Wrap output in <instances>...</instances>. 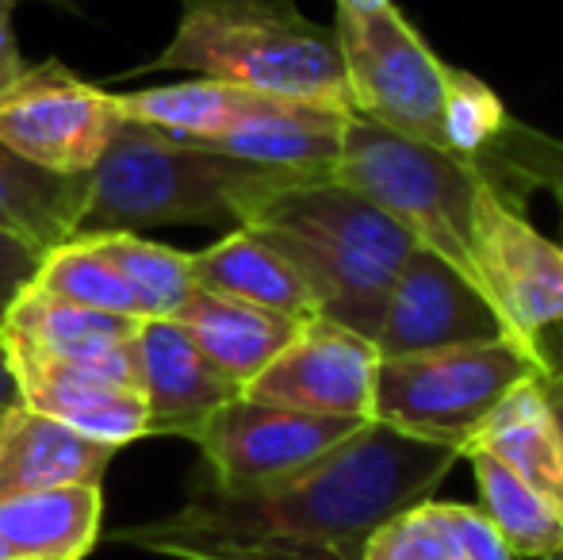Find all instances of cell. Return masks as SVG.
<instances>
[{"label":"cell","instance_id":"cb8c5ba5","mask_svg":"<svg viewBox=\"0 0 563 560\" xmlns=\"http://www.w3.org/2000/svg\"><path fill=\"white\" fill-rule=\"evenodd\" d=\"M464 461L472 464L479 487V510L490 518L498 538L510 546L518 560H549L563 553V507L514 476L506 464L487 457L483 449H467Z\"/></svg>","mask_w":563,"mask_h":560},{"label":"cell","instance_id":"4316f807","mask_svg":"<svg viewBox=\"0 0 563 560\" xmlns=\"http://www.w3.org/2000/svg\"><path fill=\"white\" fill-rule=\"evenodd\" d=\"M514 135V120L506 116L498 92L475 74L449 66V92H445V146L452 154L479 162L490 173L495 157H506L503 146ZM495 180V177H490Z\"/></svg>","mask_w":563,"mask_h":560},{"label":"cell","instance_id":"e575fe53","mask_svg":"<svg viewBox=\"0 0 563 560\" xmlns=\"http://www.w3.org/2000/svg\"><path fill=\"white\" fill-rule=\"evenodd\" d=\"M8 411H12V407H0V430H4V419H8Z\"/></svg>","mask_w":563,"mask_h":560},{"label":"cell","instance_id":"484cf974","mask_svg":"<svg viewBox=\"0 0 563 560\" xmlns=\"http://www.w3.org/2000/svg\"><path fill=\"white\" fill-rule=\"evenodd\" d=\"M35 288L51 292V296L66 299V304L89 307V311L108 315H131L139 319V304H134L126 281L115 273V265L100 254L92 234H74L62 246L46 250L43 265L35 273Z\"/></svg>","mask_w":563,"mask_h":560},{"label":"cell","instance_id":"9a60e30c","mask_svg":"<svg viewBox=\"0 0 563 560\" xmlns=\"http://www.w3.org/2000/svg\"><path fill=\"white\" fill-rule=\"evenodd\" d=\"M345 120L349 112H341V108L250 92L242 116L223 135L200 142V146L242 157V162L299 173V177L311 180H327L334 177Z\"/></svg>","mask_w":563,"mask_h":560},{"label":"cell","instance_id":"5bb4252c","mask_svg":"<svg viewBox=\"0 0 563 560\" xmlns=\"http://www.w3.org/2000/svg\"><path fill=\"white\" fill-rule=\"evenodd\" d=\"M134 365L146 404V438L196 441L219 407L242 396L177 319H139Z\"/></svg>","mask_w":563,"mask_h":560},{"label":"cell","instance_id":"8fae6325","mask_svg":"<svg viewBox=\"0 0 563 560\" xmlns=\"http://www.w3.org/2000/svg\"><path fill=\"white\" fill-rule=\"evenodd\" d=\"M376 373L379 350L372 338L341 327L327 315H311L242 396L311 415L372 422L376 419Z\"/></svg>","mask_w":563,"mask_h":560},{"label":"cell","instance_id":"f35d334b","mask_svg":"<svg viewBox=\"0 0 563 560\" xmlns=\"http://www.w3.org/2000/svg\"><path fill=\"white\" fill-rule=\"evenodd\" d=\"M549 560H563V553H556V557H549Z\"/></svg>","mask_w":563,"mask_h":560},{"label":"cell","instance_id":"f546056e","mask_svg":"<svg viewBox=\"0 0 563 560\" xmlns=\"http://www.w3.org/2000/svg\"><path fill=\"white\" fill-rule=\"evenodd\" d=\"M452 526H456L460 549L464 560H518L510 553L498 530L490 526V518L479 507H464V503H452Z\"/></svg>","mask_w":563,"mask_h":560},{"label":"cell","instance_id":"83f0119b","mask_svg":"<svg viewBox=\"0 0 563 560\" xmlns=\"http://www.w3.org/2000/svg\"><path fill=\"white\" fill-rule=\"evenodd\" d=\"M364 560H464L452 526V503L422 499L387 518L372 534Z\"/></svg>","mask_w":563,"mask_h":560},{"label":"cell","instance_id":"8992f818","mask_svg":"<svg viewBox=\"0 0 563 560\" xmlns=\"http://www.w3.org/2000/svg\"><path fill=\"white\" fill-rule=\"evenodd\" d=\"M552 361L541 345L518 338L467 342L449 350L379 358L376 422L430 441L467 449L479 422L498 407L514 384L541 376Z\"/></svg>","mask_w":563,"mask_h":560},{"label":"cell","instance_id":"7a4b0ae2","mask_svg":"<svg viewBox=\"0 0 563 560\" xmlns=\"http://www.w3.org/2000/svg\"><path fill=\"white\" fill-rule=\"evenodd\" d=\"M303 180L311 177L242 162L119 120L104 154L89 169L77 234H142L185 223L245 227L276 193Z\"/></svg>","mask_w":563,"mask_h":560},{"label":"cell","instance_id":"8d00e7d4","mask_svg":"<svg viewBox=\"0 0 563 560\" xmlns=\"http://www.w3.org/2000/svg\"><path fill=\"white\" fill-rule=\"evenodd\" d=\"M4 85H12V81H8V77H0V89H4Z\"/></svg>","mask_w":563,"mask_h":560},{"label":"cell","instance_id":"277c9868","mask_svg":"<svg viewBox=\"0 0 563 560\" xmlns=\"http://www.w3.org/2000/svg\"><path fill=\"white\" fill-rule=\"evenodd\" d=\"M139 69H185L238 89L353 112L334 28L307 20L291 0H180L169 46Z\"/></svg>","mask_w":563,"mask_h":560},{"label":"cell","instance_id":"d4e9b609","mask_svg":"<svg viewBox=\"0 0 563 560\" xmlns=\"http://www.w3.org/2000/svg\"><path fill=\"white\" fill-rule=\"evenodd\" d=\"M100 254L115 265V273L126 281L139 319H173L188 296H192V270H188L185 250L150 242L146 234L115 231V234H92Z\"/></svg>","mask_w":563,"mask_h":560},{"label":"cell","instance_id":"ac0fdd59","mask_svg":"<svg viewBox=\"0 0 563 560\" xmlns=\"http://www.w3.org/2000/svg\"><path fill=\"white\" fill-rule=\"evenodd\" d=\"M119 449L15 404L0 430V495L66 484H104Z\"/></svg>","mask_w":563,"mask_h":560},{"label":"cell","instance_id":"4fadbf2b","mask_svg":"<svg viewBox=\"0 0 563 560\" xmlns=\"http://www.w3.org/2000/svg\"><path fill=\"white\" fill-rule=\"evenodd\" d=\"M20 404L92 441L123 449L146 438V404L134 353L115 361H51L8 353Z\"/></svg>","mask_w":563,"mask_h":560},{"label":"cell","instance_id":"f1b7e54d","mask_svg":"<svg viewBox=\"0 0 563 560\" xmlns=\"http://www.w3.org/2000/svg\"><path fill=\"white\" fill-rule=\"evenodd\" d=\"M38 265H43V250L12 239V234H0V322L15 304V296L35 281Z\"/></svg>","mask_w":563,"mask_h":560},{"label":"cell","instance_id":"e0dca14e","mask_svg":"<svg viewBox=\"0 0 563 560\" xmlns=\"http://www.w3.org/2000/svg\"><path fill=\"white\" fill-rule=\"evenodd\" d=\"M173 319L196 338L203 358L242 392L273 365L276 353L303 327V319H296V315L203 288H192V296L180 304V311Z\"/></svg>","mask_w":563,"mask_h":560},{"label":"cell","instance_id":"3957f363","mask_svg":"<svg viewBox=\"0 0 563 560\" xmlns=\"http://www.w3.org/2000/svg\"><path fill=\"white\" fill-rule=\"evenodd\" d=\"M245 227L296 265L319 315L364 338L376 334L387 292L418 246L407 227L334 177L284 188Z\"/></svg>","mask_w":563,"mask_h":560},{"label":"cell","instance_id":"44dd1931","mask_svg":"<svg viewBox=\"0 0 563 560\" xmlns=\"http://www.w3.org/2000/svg\"><path fill=\"white\" fill-rule=\"evenodd\" d=\"M467 449H483L498 464H506L514 476H521L529 487H537L563 507V446L556 415L549 404V388H544V373L514 384L498 399L495 411L479 422Z\"/></svg>","mask_w":563,"mask_h":560},{"label":"cell","instance_id":"836d02e7","mask_svg":"<svg viewBox=\"0 0 563 560\" xmlns=\"http://www.w3.org/2000/svg\"><path fill=\"white\" fill-rule=\"evenodd\" d=\"M391 0H338V12L345 15H372V12H384Z\"/></svg>","mask_w":563,"mask_h":560},{"label":"cell","instance_id":"ffe728a7","mask_svg":"<svg viewBox=\"0 0 563 560\" xmlns=\"http://www.w3.org/2000/svg\"><path fill=\"white\" fill-rule=\"evenodd\" d=\"M104 484H66L0 495V541L12 557L85 560L100 541Z\"/></svg>","mask_w":563,"mask_h":560},{"label":"cell","instance_id":"4dcf8cb0","mask_svg":"<svg viewBox=\"0 0 563 560\" xmlns=\"http://www.w3.org/2000/svg\"><path fill=\"white\" fill-rule=\"evenodd\" d=\"M23 0H0V77H8V81H15V77L27 69V62H23L20 54V43H15V8H20Z\"/></svg>","mask_w":563,"mask_h":560},{"label":"cell","instance_id":"d590c367","mask_svg":"<svg viewBox=\"0 0 563 560\" xmlns=\"http://www.w3.org/2000/svg\"><path fill=\"white\" fill-rule=\"evenodd\" d=\"M8 557H12V553H8V546L0 541V560H8Z\"/></svg>","mask_w":563,"mask_h":560},{"label":"cell","instance_id":"30bf717a","mask_svg":"<svg viewBox=\"0 0 563 560\" xmlns=\"http://www.w3.org/2000/svg\"><path fill=\"white\" fill-rule=\"evenodd\" d=\"M115 123L112 92L54 58L0 89V142L51 173H89Z\"/></svg>","mask_w":563,"mask_h":560},{"label":"cell","instance_id":"d6986e66","mask_svg":"<svg viewBox=\"0 0 563 560\" xmlns=\"http://www.w3.org/2000/svg\"><path fill=\"white\" fill-rule=\"evenodd\" d=\"M188 270H192V284L203 292L273 307V311L296 315V319L319 315L311 284L253 227H234L219 242L188 254Z\"/></svg>","mask_w":563,"mask_h":560},{"label":"cell","instance_id":"52a82bcc","mask_svg":"<svg viewBox=\"0 0 563 560\" xmlns=\"http://www.w3.org/2000/svg\"><path fill=\"white\" fill-rule=\"evenodd\" d=\"M334 35L345 58L353 116L407 139L445 146L449 66L402 20L399 8L387 4L372 15L338 12Z\"/></svg>","mask_w":563,"mask_h":560},{"label":"cell","instance_id":"1f68e13d","mask_svg":"<svg viewBox=\"0 0 563 560\" xmlns=\"http://www.w3.org/2000/svg\"><path fill=\"white\" fill-rule=\"evenodd\" d=\"M544 388H549V404H552V415H556L560 446H563V369H556V365L544 369Z\"/></svg>","mask_w":563,"mask_h":560},{"label":"cell","instance_id":"7c38bea8","mask_svg":"<svg viewBox=\"0 0 563 560\" xmlns=\"http://www.w3.org/2000/svg\"><path fill=\"white\" fill-rule=\"evenodd\" d=\"M510 338L475 281L426 246H415L387 292L384 315L372 334L379 358L449 350L467 342Z\"/></svg>","mask_w":563,"mask_h":560},{"label":"cell","instance_id":"d6a6232c","mask_svg":"<svg viewBox=\"0 0 563 560\" xmlns=\"http://www.w3.org/2000/svg\"><path fill=\"white\" fill-rule=\"evenodd\" d=\"M15 404H20V392H15L12 365H8L4 342H0V407H15Z\"/></svg>","mask_w":563,"mask_h":560},{"label":"cell","instance_id":"7402d4cb","mask_svg":"<svg viewBox=\"0 0 563 560\" xmlns=\"http://www.w3.org/2000/svg\"><path fill=\"white\" fill-rule=\"evenodd\" d=\"M89 173H51L0 142V234L46 250L81 231Z\"/></svg>","mask_w":563,"mask_h":560},{"label":"cell","instance_id":"9c48e42d","mask_svg":"<svg viewBox=\"0 0 563 560\" xmlns=\"http://www.w3.org/2000/svg\"><path fill=\"white\" fill-rule=\"evenodd\" d=\"M364 419L341 415H311L296 407L261 404L250 396H234L219 407L192 446L203 457V480L223 492H253L276 480L296 476L353 438Z\"/></svg>","mask_w":563,"mask_h":560},{"label":"cell","instance_id":"ba28073f","mask_svg":"<svg viewBox=\"0 0 563 560\" xmlns=\"http://www.w3.org/2000/svg\"><path fill=\"white\" fill-rule=\"evenodd\" d=\"M472 281L495 307L506 334L541 345V334L563 327V246L544 239L495 188H483L472 219Z\"/></svg>","mask_w":563,"mask_h":560},{"label":"cell","instance_id":"74e56055","mask_svg":"<svg viewBox=\"0 0 563 560\" xmlns=\"http://www.w3.org/2000/svg\"><path fill=\"white\" fill-rule=\"evenodd\" d=\"M8 560H35V557H8Z\"/></svg>","mask_w":563,"mask_h":560},{"label":"cell","instance_id":"2e32d148","mask_svg":"<svg viewBox=\"0 0 563 560\" xmlns=\"http://www.w3.org/2000/svg\"><path fill=\"white\" fill-rule=\"evenodd\" d=\"M134 330L139 319L131 315L89 311L27 284L0 322V342L4 353H27V358L115 361L134 353Z\"/></svg>","mask_w":563,"mask_h":560},{"label":"cell","instance_id":"6da1fadb","mask_svg":"<svg viewBox=\"0 0 563 560\" xmlns=\"http://www.w3.org/2000/svg\"><path fill=\"white\" fill-rule=\"evenodd\" d=\"M464 461L456 446L364 422L353 438L253 492L196 480L177 510L115 530V546L165 560H364L372 534L430 499Z\"/></svg>","mask_w":563,"mask_h":560},{"label":"cell","instance_id":"5b68a950","mask_svg":"<svg viewBox=\"0 0 563 560\" xmlns=\"http://www.w3.org/2000/svg\"><path fill=\"white\" fill-rule=\"evenodd\" d=\"M334 180L402 223L418 246L433 250L472 277V219L483 188H495L479 162L433 142L407 139L349 112ZM498 193V188H495Z\"/></svg>","mask_w":563,"mask_h":560},{"label":"cell","instance_id":"603a6c76","mask_svg":"<svg viewBox=\"0 0 563 560\" xmlns=\"http://www.w3.org/2000/svg\"><path fill=\"white\" fill-rule=\"evenodd\" d=\"M250 92L253 89H238V85L216 81V77H192V81L162 85V89L112 92V105L119 120L200 146V142L223 135L242 116Z\"/></svg>","mask_w":563,"mask_h":560}]
</instances>
